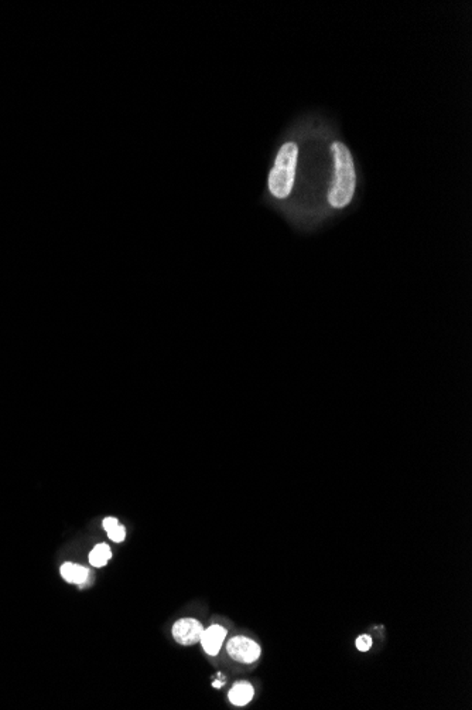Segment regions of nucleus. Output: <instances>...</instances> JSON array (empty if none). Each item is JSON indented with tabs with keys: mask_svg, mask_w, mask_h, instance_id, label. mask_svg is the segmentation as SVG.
<instances>
[{
	"mask_svg": "<svg viewBox=\"0 0 472 710\" xmlns=\"http://www.w3.org/2000/svg\"><path fill=\"white\" fill-rule=\"evenodd\" d=\"M332 153L335 160V175L328 200L332 207L343 209L354 198L356 175L351 152L344 144L335 142L332 145Z\"/></svg>",
	"mask_w": 472,
	"mask_h": 710,
	"instance_id": "1",
	"label": "nucleus"
},
{
	"mask_svg": "<svg viewBox=\"0 0 472 710\" xmlns=\"http://www.w3.org/2000/svg\"><path fill=\"white\" fill-rule=\"evenodd\" d=\"M297 153L298 149L294 142H287L278 153L275 166L269 175V190L278 199H286L293 189Z\"/></svg>",
	"mask_w": 472,
	"mask_h": 710,
	"instance_id": "2",
	"label": "nucleus"
},
{
	"mask_svg": "<svg viewBox=\"0 0 472 710\" xmlns=\"http://www.w3.org/2000/svg\"><path fill=\"white\" fill-rule=\"evenodd\" d=\"M228 655L241 664H252L260 657L259 645L248 637H233L226 643Z\"/></svg>",
	"mask_w": 472,
	"mask_h": 710,
	"instance_id": "3",
	"label": "nucleus"
},
{
	"mask_svg": "<svg viewBox=\"0 0 472 710\" xmlns=\"http://www.w3.org/2000/svg\"><path fill=\"white\" fill-rule=\"evenodd\" d=\"M172 632L180 645H194L199 642L204 627L195 618H181L173 625Z\"/></svg>",
	"mask_w": 472,
	"mask_h": 710,
	"instance_id": "4",
	"label": "nucleus"
},
{
	"mask_svg": "<svg viewBox=\"0 0 472 710\" xmlns=\"http://www.w3.org/2000/svg\"><path fill=\"white\" fill-rule=\"evenodd\" d=\"M225 638H226V630L222 625L215 624L202 632L199 642L202 645V648H204V651L208 655L215 657L219 654Z\"/></svg>",
	"mask_w": 472,
	"mask_h": 710,
	"instance_id": "5",
	"label": "nucleus"
},
{
	"mask_svg": "<svg viewBox=\"0 0 472 710\" xmlns=\"http://www.w3.org/2000/svg\"><path fill=\"white\" fill-rule=\"evenodd\" d=\"M60 573L66 583L78 585V586L84 585L89 577V570L87 567L77 564V563H71V562L64 563L60 569Z\"/></svg>",
	"mask_w": 472,
	"mask_h": 710,
	"instance_id": "6",
	"label": "nucleus"
},
{
	"mask_svg": "<svg viewBox=\"0 0 472 710\" xmlns=\"http://www.w3.org/2000/svg\"><path fill=\"white\" fill-rule=\"evenodd\" d=\"M229 702L235 706H246L253 698V688L249 682H238L229 691Z\"/></svg>",
	"mask_w": 472,
	"mask_h": 710,
	"instance_id": "7",
	"label": "nucleus"
},
{
	"mask_svg": "<svg viewBox=\"0 0 472 710\" xmlns=\"http://www.w3.org/2000/svg\"><path fill=\"white\" fill-rule=\"evenodd\" d=\"M111 557H112L111 547L107 543H99L92 548V552L89 553V563L93 567H104L108 564Z\"/></svg>",
	"mask_w": 472,
	"mask_h": 710,
	"instance_id": "8",
	"label": "nucleus"
},
{
	"mask_svg": "<svg viewBox=\"0 0 472 710\" xmlns=\"http://www.w3.org/2000/svg\"><path fill=\"white\" fill-rule=\"evenodd\" d=\"M108 537H109L111 540L116 542V543L123 542V540H125V537H126V529H125V526H122V525H119V523H118L115 528H112L111 530H108Z\"/></svg>",
	"mask_w": 472,
	"mask_h": 710,
	"instance_id": "9",
	"label": "nucleus"
},
{
	"mask_svg": "<svg viewBox=\"0 0 472 710\" xmlns=\"http://www.w3.org/2000/svg\"><path fill=\"white\" fill-rule=\"evenodd\" d=\"M370 647H372V638H370L369 635H361L358 637L356 639V648L361 651V652H366L370 650Z\"/></svg>",
	"mask_w": 472,
	"mask_h": 710,
	"instance_id": "10",
	"label": "nucleus"
},
{
	"mask_svg": "<svg viewBox=\"0 0 472 710\" xmlns=\"http://www.w3.org/2000/svg\"><path fill=\"white\" fill-rule=\"evenodd\" d=\"M118 523H119V522H118V519H116V518H107V519L104 521V523H102V528L108 532V530H111L112 528H115Z\"/></svg>",
	"mask_w": 472,
	"mask_h": 710,
	"instance_id": "11",
	"label": "nucleus"
}]
</instances>
